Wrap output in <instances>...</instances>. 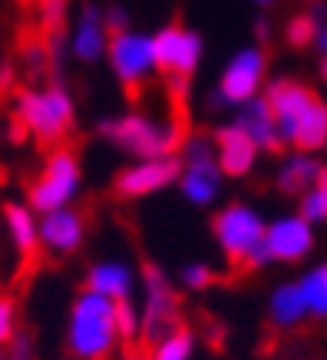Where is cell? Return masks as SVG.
Instances as JSON below:
<instances>
[{
  "mask_svg": "<svg viewBox=\"0 0 327 360\" xmlns=\"http://www.w3.org/2000/svg\"><path fill=\"white\" fill-rule=\"evenodd\" d=\"M99 136L109 139L116 149L139 155V159L175 155L192 139L186 116H172V120L162 122L146 116V112H126V116H116V120H103L99 122Z\"/></svg>",
  "mask_w": 327,
  "mask_h": 360,
  "instance_id": "obj_1",
  "label": "cell"
},
{
  "mask_svg": "<svg viewBox=\"0 0 327 360\" xmlns=\"http://www.w3.org/2000/svg\"><path fill=\"white\" fill-rule=\"evenodd\" d=\"M109 63L113 73L126 89V99H139L155 77V53H153V37L146 33H116L109 37Z\"/></svg>",
  "mask_w": 327,
  "mask_h": 360,
  "instance_id": "obj_8",
  "label": "cell"
},
{
  "mask_svg": "<svg viewBox=\"0 0 327 360\" xmlns=\"http://www.w3.org/2000/svg\"><path fill=\"white\" fill-rule=\"evenodd\" d=\"M264 99H268L274 120H278V129H281L284 142H288L291 129H295V122L317 103V93L295 77H278L264 86Z\"/></svg>",
  "mask_w": 327,
  "mask_h": 360,
  "instance_id": "obj_13",
  "label": "cell"
},
{
  "mask_svg": "<svg viewBox=\"0 0 327 360\" xmlns=\"http://www.w3.org/2000/svg\"><path fill=\"white\" fill-rule=\"evenodd\" d=\"M17 338V297L11 291H0V344H11Z\"/></svg>",
  "mask_w": 327,
  "mask_h": 360,
  "instance_id": "obj_28",
  "label": "cell"
},
{
  "mask_svg": "<svg viewBox=\"0 0 327 360\" xmlns=\"http://www.w3.org/2000/svg\"><path fill=\"white\" fill-rule=\"evenodd\" d=\"M264 70H268V56L262 46H245L229 60L225 73L218 79V96L231 103V106H245L258 96L264 86Z\"/></svg>",
  "mask_w": 327,
  "mask_h": 360,
  "instance_id": "obj_10",
  "label": "cell"
},
{
  "mask_svg": "<svg viewBox=\"0 0 327 360\" xmlns=\"http://www.w3.org/2000/svg\"><path fill=\"white\" fill-rule=\"evenodd\" d=\"M317 20H321V7L295 13V17L288 20V27H284V40L295 46V50H301V46H314V40H317Z\"/></svg>",
  "mask_w": 327,
  "mask_h": 360,
  "instance_id": "obj_23",
  "label": "cell"
},
{
  "mask_svg": "<svg viewBox=\"0 0 327 360\" xmlns=\"http://www.w3.org/2000/svg\"><path fill=\"white\" fill-rule=\"evenodd\" d=\"M192 344H195L192 330L179 328L175 334H169V338H165L162 344L149 354V360H188L192 357Z\"/></svg>",
  "mask_w": 327,
  "mask_h": 360,
  "instance_id": "obj_26",
  "label": "cell"
},
{
  "mask_svg": "<svg viewBox=\"0 0 327 360\" xmlns=\"http://www.w3.org/2000/svg\"><path fill=\"white\" fill-rule=\"evenodd\" d=\"M182 169L186 162L179 155H162V159H139L136 165L116 172L113 179V192L120 198H142V195H153L159 188L172 186L182 179Z\"/></svg>",
  "mask_w": 327,
  "mask_h": 360,
  "instance_id": "obj_11",
  "label": "cell"
},
{
  "mask_svg": "<svg viewBox=\"0 0 327 360\" xmlns=\"http://www.w3.org/2000/svg\"><path fill=\"white\" fill-rule=\"evenodd\" d=\"M182 281H186V288H192V291H202V288L218 281V274L212 271L208 264H186V268H182Z\"/></svg>",
  "mask_w": 327,
  "mask_h": 360,
  "instance_id": "obj_29",
  "label": "cell"
},
{
  "mask_svg": "<svg viewBox=\"0 0 327 360\" xmlns=\"http://www.w3.org/2000/svg\"><path fill=\"white\" fill-rule=\"evenodd\" d=\"M301 291H304V301H307V314L327 317V264H317L314 271L304 274Z\"/></svg>",
  "mask_w": 327,
  "mask_h": 360,
  "instance_id": "obj_24",
  "label": "cell"
},
{
  "mask_svg": "<svg viewBox=\"0 0 327 360\" xmlns=\"http://www.w3.org/2000/svg\"><path fill=\"white\" fill-rule=\"evenodd\" d=\"M321 77H324V79H327V53H324V56H321Z\"/></svg>",
  "mask_w": 327,
  "mask_h": 360,
  "instance_id": "obj_32",
  "label": "cell"
},
{
  "mask_svg": "<svg viewBox=\"0 0 327 360\" xmlns=\"http://www.w3.org/2000/svg\"><path fill=\"white\" fill-rule=\"evenodd\" d=\"M212 235H215L218 248L225 251L231 271L235 274H248L264 268L268 262H274L271 251H268V225L262 221V215L245 202H231L222 212H215L212 219Z\"/></svg>",
  "mask_w": 327,
  "mask_h": 360,
  "instance_id": "obj_2",
  "label": "cell"
},
{
  "mask_svg": "<svg viewBox=\"0 0 327 360\" xmlns=\"http://www.w3.org/2000/svg\"><path fill=\"white\" fill-rule=\"evenodd\" d=\"M13 96H17V110L13 112L27 122V129H30V136L37 139L40 149L53 153V149L70 142L77 112H73V99H70L63 83H50L44 89L17 86Z\"/></svg>",
  "mask_w": 327,
  "mask_h": 360,
  "instance_id": "obj_3",
  "label": "cell"
},
{
  "mask_svg": "<svg viewBox=\"0 0 327 360\" xmlns=\"http://www.w3.org/2000/svg\"><path fill=\"white\" fill-rule=\"evenodd\" d=\"M235 122L248 132L251 139L258 142V149H264V153H281L284 146H288V142H284V136H281V129H278V120H274V112H271V106H268V99H264V96H255L251 103H245Z\"/></svg>",
  "mask_w": 327,
  "mask_h": 360,
  "instance_id": "obj_17",
  "label": "cell"
},
{
  "mask_svg": "<svg viewBox=\"0 0 327 360\" xmlns=\"http://www.w3.org/2000/svg\"><path fill=\"white\" fill-rule=\"evenodd\" d=\"M103 50H109V30H106V13L86 4L79 11L77 30H73V53L83 63H96Z\"/></svg>",
  "mask_w": 327,
  "mask_h": 360,
  "instance_id": "obj_18",
  "label": "cell"
},
{
  "mask_svg": "<svg viewBox=\"0 0 327 360\" xmlns=\"http://www.w3.org/2000/svg\"><path fill=\"white\" fill-rule=\"evenodd\" d=\"M288 146L297 149V153H317V149H324L327 146V106L317 99L314 106L295 122V129L288 136Z\"/></svg>",
  "mask_w": 327,
  "mask_h": 360,
  "instance_id": "obj_21",
  "label": "cell"
},
{
  "mask_svg": "<svg viewBox=\"0 0 327 360\" xmlns=\"http://www.w3.org/2000/svg\"><path fill=\"white\" fill-rule=\"evenodd\" d=\"M301 219H307L311 225L327 221V165L321 169V175H317L314 188L301 198Z\"/></svg>",
  "mask_w": 327,
  "mask_h": 360,
  "instance_id": "obj_25",
  "label": "cell"
},
{
  "mask_svg": "<svg viewBox=\"0 0 327 360\" xmlns=\"http://www.w3.org/2000/svg\"><path fill=\"white\" fill-rule=\"evenodd\" d=\"M255 4H258V7H271L274 0H255Z\"/></svg>",
  "mask_w": 327,
  "mask_h": 360,
  "instance_id": "obj_33",
  "label": "cell"
},
{
  "mask_svg": "<svg viewBox=\"0 0 327 360\" xmlns=\"http://www.w3.org/2000/svg\"><path fill=\"white\" fill-rule=\"evenodd\" d=\"M7 360H33V338L30 330H17V338L11 340V357Z\"/></svg>",
  "mask_w": 327,
  "mask_h": 360,
  "instance_id": "obj_30",
  "label": "cell"
},
{
  "mask_svg": "<svg viewBox=\"0 0 327 360\" xmlns=\"http://www.w3.org/2000/svg\"><path fill=\"white\" fill-rule=\"evenodd\" d=\"M116 328H120V340H126V344L139 340L142 314L129 304V301H116Z\"/></svg>",
  "mask_w": 327,
  "mask_h": 360,
  "instance_id": "obj_27",
  "label": "cell"
},
{
  "mask_svg": "<svg viewBox=\"0 0 327 360\" xmlns=\"http://www.w3.org/2000/svg\"><path fill=\"white\" fill-rule=\"evenodd\" d=\"M4 219H7V229H11V238L17 245V255H20V268L13 274V284L23 288L33 274L40 271L44 264V251H40V231L33 225L30 208H23L20 202H7L4 205Z\"/></svg>",
  "mask_w": 327,
  "mask_h": 360,
  "instance_id": "obj_12",
  "label": "cell"
},
{
  "mask_svg": "<svg viewBox=\"0 0 327 360\" xmlns=\"http://www.w3.org/2000/svg\"><path fill=\"white\" fill-rule=\"evenodd\" d=\"M186 169H182V195L192 202V205H212L222 188V165H218L215 155V142L212 136H192L186 142Z\"/></svg>",
  "mask_w": 327,
  "mask_h": 360,
  "instance_id": "obj_9",
  "label": "cell"
},
{
  "mask_svg": "<svg viewBox=\"0 0 327 360\" xmlns=\"http://www.w3.org/2000/svg\"><path fill=\"white\" fill-rule=\"evenodd\" d=\"M212 142H215V155H218V165H222V172L231 175V179H241V175H248L258 162V142L251 139L248 132L241 129L238 122H231V126H218L212 132Z\"/></svg>",
  "mask_w": 327,
  "mask_h": 360,
  "instance_id": "obj_14",
  "label": "cell"
},
{
  "mask_svg": "<svg viewBox=\"0 0 327 360\" xmlns=\"http://www.w3.org/2000/svg\"><path fill=\"white\" fill-rule=\"evenodd\" d=\"M321 169H324V165L317 162L314 155H304V153L291 155V159L281 165V172H278V192L288 198H304L307 192L314 188Z\"/></svg>",
  "mask_w": 327,
  "mask_h": 360,
  "instance_id": "obj_20",
  "label": "cell"
},
{
  "mask_svg": "<svg viewBox=\"0 0 327 360\" xmlns=\"http://www.w3.org/2000/svg\"><path fill=\"white\" fill-rule=\"evenodd\" d=\"M142 284H146V301H142V330L136 344L149 357L169 334L186 324H182V301L159 264H142Z\"/></svg>",
  "mask_w": 327,
  "mask_h": 360,
  "instance_id": "obj_5",
  "label": "cell"
},
{
  "mask_svg": "<svg viewBox=\"0 0 327 360\" xmlns=\"http://www.w3.org/2000/svg\"><path fill=\"white\" fill-rule=\"evenodd\" d=\"M120 340L116 328V301L93 291H79L70 311L66 347L77 360H109Z\"/></svg>",
  "mask_w": 327,
  "mask_h": 360,
  "instance_id": "obj_4",
  "label": "cell"
},
{
  "mask_svg": "<svg viewBox=\"0 0 327 360\" xmlns=\"http://www.w3.org/2000/svg\"><path fill=\"white\" fill-rule=\"evenodd\" d=\"M264 241H268V251H271L274 262H301L307 251L314 248V229L301 215H284V219L268 225Z\"/></svg>",
  "mask_w": 327,
  "mask_h": 360,
  "instance_id": "obj_15",
  "label": "cell"
},
{
  "mask_svg": "<svg viewBox=\"0 0 327 360\" xmlns=\"http://www.w3.org/2000/svg\"><path fill=\"white\" fill-rule=\"evenodd\" d=\"M83 235H86V215L77 212V208H60V212H50L40 225V241H44L50 251L56 255H70L83 245Z\"/></svg>",
  "mask_w": 327,
  "mask_h": 360,
  "instance_id": "obj_16",
  "label": "cell"
},
{
  "mask_svg": "<svg viewBox=\"0 0 327 360\" xmlns=\"http://www.w3.org/2000/svg\"><path fill=\"white\" fill-rule=\"evenodd\" d=\"M17 4H20L23 11H27V7H37V4H40V0H17Z\"/></svg>",
  "mask_w": 327,
  "mask_h": 360,
  "instance_id": "obj_31",
  "label": "cell"
},
{
  "mask_svg": "<svg viewBox=\"0 0 327 360\" xmlns=\"http://www.w3.org/2000/svg\"><path fill=\"white\" fill-rule=\"evenodd\" d=\"M307 317V301H304V291L301 284H281L278 291L271 295L268 301V321L274 328H295Z\"/></svg>",
  "mask_w": 327,
  "mask_h": 360,
  "instance_id": "obj_22",
  "label": "cell"
},
{
  "mask_svg": "<svg viewBox=\"0 0 327 360\" xmlns=\"http://www.w3.org/2000/svg\"><path fill=\"white\" fill-rule=\"evenodd\" d=\"M155 73L165 83H188L202 63V37L188 30L182 20L165 23L159 33H153Z\"/></svg>",
  "mask_w": 327,
  "mask_h": 360,
  "instance_id": "obj_7",
  "label": "cell"
},
{
  "mask_svg": "<svg viewBox=\"0 0 327 360\" xmlns=\"http://www.w3.org/2000/svg\"><path fill=\"white\" fill-rule=\"evenodd\" d=\"M0 360H4V354H0Z\"/></svg>",
  "mask_w": 327,
  "mask_h": 360,
  "instance_id": "obj_34",
  "label": "cell"
},
{
  "mask_svg": "<svg viewBox=\"0 0 327 360\" xmlns=\"http://www.w3.org/2000/svg\"><path fill=\"white\" fill-rule=\"evenodd\" d=\"M83 291H93V295H103L109 301H129L132 295V271L120 262H103L93 264L86 274V284Z\"/></svg>",
  "mask_w": 327,
  "mask_h": 360,
  "instance_id": "obj_19",
  "label": "cell"
},
{
  "mask_svg": "<svg viewBox=\"0 0 327 360\" xmlns=\"http://www.w3.org/2000/svg\"><path fill=\"white\" fill-rule=\"evenodd\" d=\"M324 106H327V103H324Z\"/></svg>",
  "mask_w": 327,
  "mask_h": 360,
  "instance_id": "obj_35",
  "label": "cell"
},
{
  "mask_svg": "<svg viewBox=\"0 0 327 360\" xmlns=\"http://www.w3.org/2000/svg\"><path fill=\"white\" fill-rule=\"evenodd\" d=\"M77 188H79V155L73 149V142H66V146H60V149L46 155L40 179H33L27 186V202H30V208L50 215V212L66 208V202L77 195Z\"/></svg>",
  "mask_w": 327,
  "mask_h": 360,
  "instance_id": "obj_6",
  "label": "cell"
}]
</instances>
